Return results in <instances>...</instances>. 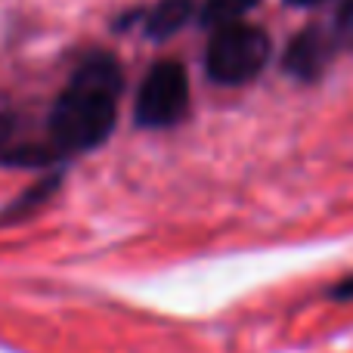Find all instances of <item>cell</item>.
<instances>
[{
    "instance_id": "1",
    "label": "cell",
    "mask_w": 353,
    "mask_h": 353,
    "mask_svg": "<svg viewBox=\"0 0 353 353\" xmlns=\"http://www.w3.org/2000/svg\"><path fill=\"white\" fill-rule=\"evenodd\" d=\"M121 84V65L112 53H90L74 65L47 121V146L56 159L90 152L109 140L115 130Z\"/></svg>"
},
{
    "instance_id": "2",
    "label": "cell",
    "mask_w": 353,
    "mask_h": 353,
    "mask_svg": "<svg viewBox=\"0 0 353 353\" xmlns=\"http://www.w3.org/2000/svg\"><path fill=\"white\" fill-rule=\"evenodd\" d=\"M270 59V37L257 25H226L211 34L205 50V72L217 84H248L263 72Z\"/></svg>"
},
{
    "instance_id": "3",
    "label": "cell",
    "mask_w": 353,
    "mask_h": 353,
    "mask_svg": "<svg viewBox=\"0 0 353 353\" xmlns=\"http://www.w3.org/2000/svg\"><path fill=\"white\" fill-rule=\"evenodd\" d=\"M189 112V74L176 59H161L146 72L134 99V121L149 130L174 128Z\"/></svg>"
},
{
    "instance_id": "4",
    "label": "cell",
    "mask_w": 353,
    "mask_h": 353,
    "mask_svg": "<svg viewBox=\"0 0 353 353\" xmlns=\"http://www.w3.org/2000/svg\"><path fill=\"white\" fill-rule=\"evenodd\" d=\"M335 53H338V43H335V37H332V31L313 25V28H304L301 34L292 37L282 65L298 81H316V78H323V72L332 65Z\"/></svg>"
},
{
    "instance_id": "5",
    "label": "cell",
    "mask_w": 353,
    "mask_h": 353,
    "mask_svg": "<svg viewBox=\"0 0 353 353\" xmlns=\"http://www.w3.org/2000/svg\"><path fill=\"white\" fill-rule=\"evenodd\" d=\"M192 10H195L192 0H159L152 6V12L146 16V37H152V41L174 37L192 19Z\"/></svg>"
},
{
    "instance_id": "6",
    "label": "cell",
    "mask_w": 353,
    "mask_h": 353,
    "mask_svg": "<svg viewBox=\"0 0 353 353\" xmlns=\"http://www.w3.org/2000/svg\"><path fill=\"white\" fill-rule=\"evenodd\" d=\"M56 186H59V176H43V180H37L34 186L25 189L16 201H10V208H3V211H0V223H10V220L28 217L31 211H37V208H41L43 201L56 192Z\"/></svg>"
},
{
    "instance_id": "7",
    "label": "cell",
    "mask_w": 353,
    "mask_h": 353,
    "mask_svg": "<svg viewBox=\"0 0 353 353\" xmlns=\"http://www.w3.org/2000/svg\"><path fill=\"white\" fill-rule=\"evenodd\" d=\"M257 3H261V0H205L199 10V22L214 31L226 28V25H236L239 16H245V12Z\"/></svg>"
},
{
    "instance_id": "8",
    "label": "cell",
    "mask_w": 353,
    "mask_h": 353,
    "mask_svg": "<svg viewBox=\"0 0 353 353\" xmlns=\"http://www.w3.org/2000/svg\"><path fill=\"white\" fill-rule=\"evenodd\" d=\"M332 37H335L338 50H353V0L341 3L335 25H332Z\"/></svg>"
},
{
    "instance_id": "9",
    "label": "cell",
    "mask_w": 353,
    "mask_h": 353,
    "mask_svg": "<svg viewBox=\"0 0 353 353\" xmlns=\"http://www.w3.org/2000/svg\"><path fill=\"white\" fill-rule=\"evenodd\" d=\"M332 298L335 301H353V276H347L344 282H338V285L332 288Z\"/></svg>"
},
{
    "instance_id": "10",
    "label": "cell",
    "mask_w": 353,
    "mask_h": 353,
    "mask_svg": "<svg viewBox=\"0 0 353 353\" xmlns=\"http://www.w3.org/2000/svg\"><path fill=\"white\" fill-rule=\"evenodd\" d=\"M292 6H316V3H325V0H288Z\"/></svg>"
}]
</instances>
